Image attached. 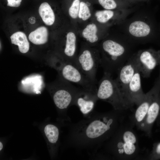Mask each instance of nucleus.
Segmentation results:
<instances>
[{"instance_id":"1","label":"nucleus","mask_w":160,"mask_h":160,"mask_svg":"<svg viewBox=\"0 0 160 160\" xmlns=\"http://www.w3.org/2000/svg\"><path fill=\"white\" fill-rule=\"evenodd\" d=\"M116 119L113 113L93 112L85 119L72 125V146L79 149H97L114 133Z\"/></svg>"},{"instance_id":"2","label":"nucleus","mask_w":160,"mask_h":160,"mask_svg":"<svg viewBox=\"0 0 160 160\" xmlns=\"http://www.w3.org/2000/svg\"><path fill=\"white\" fill-rule=\"evenodd\" d=\"M107 36L98 44V48L100 55V65L104 72L112 74L117 72L131 56H129V49L126 44Z\"/></svg>"},{"instance_id":"3","label":"nucleus","mask_w":160,"mask_h":160,"mask_svg":"<svg viewBox=\"0 0 160 160\" xmlns=\"http://www.w3.org/2000/svg\"><path fill=\"white\" fill-rule=\"evenodd\" d=\"M111 75L110 73L104 72L99 82L96 94L98 100L109 103L116 111L131 108L133 106L122 93Z\"/></svg>"},{"instance_id":"4","label":"nucleus","mask_w":160,"mask_h":160,"mask_svg":"<svg viewBox=\"0 0 160 160\" xmlns=\"http://www.w3.org/2000/svg\"><path fill=\"white\" fill-rule=\"evenodd\" d=\"M84 42L81 44L76 63L78 68L91 81L96 84L97 70L101 63L98 48Z\"/></svg>"},{"instance_id":"5","label":"nucleus","mask_w":160,"mask_h":160,"mask_svg":"<svg viewBox=\"0 0 160 160\" xmlns=\"http://www.w3.org/2000/svg\"><path fill=\"white\" fill-rule=\"evenodd\" d=\"M94 11L90 0H71L67 10L70 23L78 31L90 21Z\"/></svg>"},{"instance_id":"6","label":"nucleus","mask_w":160,"mask_h":160,"mask_svg":"<svg viewBox=\"0 0 160 160\" xmlns=\"http://www.w3.org/2000/svg\"><path fill=\"white\" fill-rule=\"evenodd\" d=\"M113 143V151L117 156L128 157L132 156L137 148V137L130 130L124 131Z\"/></svg>"},{"instance_id":"7","label":"nucleus","mask_w":160,"mask_h":160,"mask_svg":"<svg viewBox=\"0 0 160 160\" xmlns=\"http://www.w3.org/2000/svg\"><path fill=\"white\" fill-rule=\"evenodd\" d=\"M110 27L90 20L78 31L84 42L92 46H96L108 35Z\"/></svg>"},{"instance_id":"8","label":"nucleus","mask_w":160,"mask_h":160,"mask_svg":"<svg viewBox=\"0 0 160 160\" xmlns=\"http://www.w3.org/2000/svg\"><path fill=\"white\" fill-rule=\"evenodd\" d=\"M68 82L54 87L53 100L56 107L60 110L66 109L74 105L76 95L80 89Z\"/></svg>"},{"instance_id":"9","label":"nucleus","mask_w":160,"mask_h":160,"mask_svg":"<svg viewBox=\"0 0 160 160\" xmlns=\"http://www.w3.org/2000/svg\"><path fill=\"white\" fill-rule=\"evenodd\" d=\"M139 70L143 77L150 76L160 61V50L152 49L140 50L135 53Z\"/></svg>"},{"instance_id":"10","label":"nucleus","mask_w":160,"mask_h":160,"mask_svg":"<svg viewBox=\"0 0 160 160\" xmlns=\"http://www.w3.org/2000/svg\"><path fill=\"white\" fill-rule=\"evenodd\" d=\"M130 11L129 9L96 10L94 12L90 20L110 27L123 22L130 13Z\"/></svg>"},{"instance_id":"11","label":"nucleus","mask_w":160,"mask_h":160,"mask_svg":"<svg viewBox=\"0 0 160 160\" xmlns=\"http://www.w3.org/2000/svg\"><path fill=\"white\" fill-rule=\"evenodd\" d=\"M138 68V63L135 54L131 56L117 72V76L114 80L121 92L127 100L126 94L127 87Z\"/></svg>"},{"instance_id":"12","label":"nucleus","mask_w":160,"mask_h":160,"mask_svg":"<svg viewBox=\"0 0 160 160\" xmlns=\"http://www.w3.org/2000/svg\"><path fill=\"white\" fill-rule=\"evenodd\" d=\"M79 36L77 30L71 23L65 34L61 51L62 56L65 61L72 63L77 67L76 60Z\"/></svg>"},{"instance_id":"13","label":"nucleus","mask_w":160,"mask_h":160,"mask_svg":"<svg viewBox=\"0 0 160 160\" xmlns=\"http://www.w3.org/2000/svg\"><path fill=\"white\" fill-rule=\"evenodd\" d=\"M160 89V80L158 78L152 88L145 94L144 98L137 105L134 114V121L138 128H140L155 95Z\"/></svg>"},{"instance_id":"14","label":"nucleus","mask_w":160,"mask_h":160,"mask_svg":"<svg viewBox=\"0 0 160 160\" xmlns=\"http://www.w3.org/2000/svg\"><path fill=\"white\" fill-rule=\"evenodd\" d=\"M98 100L95 93L85 89L80 88L76 95L74 105L77 106L86 117L92 112Z\"/></svg>"},{"instance_id":"15","label":"nucleus","mask_w":160,"mask_h":160,"mask_svg":"<svg viewBox=\"0 0 160 160\" xmlns=\"http://www.w3.org/2000/svg\"><path fill=\"white\" fill-rule=\"evenodd\" d=\"M160 112V89L155 95L140 129L149 136L153 124Z\"/></svg>"},{"instance_id":"16","label":"nucleus","mask_w":160,"mask_h":160,"mask_svg":"<svg viewBox=\"0 0 160 160\" xmlns=\"http://www.w3.org/2000/svg\"><path fill=\"white\" fill-rule=\"evenodd\" d=\"M140 74L138 67L127 87L126 97L132 106L138 105L145 94L142 88Z\"/></svg>"},{"instance_id":"17","label":"nucleus","mask_w":160,"mask_h":160,"mask_svg":"<svg viewBox=\"0 0 160 160\" xmlns=\"http://www.w3.org/2000/svg\"><path fill=\"white\" fill-rule=\"evenodd\" d=\"M127 31L132 36L137 39H143L149 36L152 29L150 24L142 20H134L130 23Z\"/></svg>"},{"instance_id":"18","label":"nucleus","mask_w":160,"mask_h":160,"mask_svg":"<svg viewBox=\"0 0 160 160\" xmlns=\"http://www.w3.org/2000/svg\"><path fill=\"white\" fill-rule=\"evenodd\" d=\"M39 14L44 22L47 25H53L56 20V16L53 10L47 2L42 3L39 9Z\"/></svg>"},{"instance_id":"19","label":"nucleus","mask_w":160,"mask_h":160,"mask_svg":"<svg viewBox=\"0 0 160 160\" xmlns=\"http://www.w3.org/2000/svg\"><path fill=\"white\" fill-rule=\"evenodd\" d=\"M48 32L44 26H41L31 32L29 34V40L33 44L41 45L45 44L48 41Z\"/></svg>"},{"instance_id":"20","label":"nucleus","mask_w":160,"mask_h":160,"mask_svg":"<svg viewBox=\"0 0 160 160\" xmlns=\"http://www.w3.org/2000/svg\"><path fill=\"white\" fill-rule=\"evenodd\" d=\"M12 44L18 46L20 52L27 53L29 49V43L25 34L21 31H17L13 33L10 37Z\"/></svg>"},{"instance_id":"21","label":"nucleus","mask_w":160,"mask_h":160,"mask_svg":"<svg viewBox=\"0 0 160 160\" xmlns=\"http://www.w3.org/2000/svg\"><path fill=\"white\" fill-rule=\"evenodd\" d=\"M104 9L111 10L128 9L131 6L125 0H95Z\"/></svg>"},{"instance_id":"22","label":"nucleus","mask_w":160,"mask_h":160,"mask_svg":"<svg viewBox=\"0 0 160 160\" xmlns=\"http://www.w3.org/2000/svg\"><path fill=\"white\" fill-rule=\"evenodd\" d=\"M44 132L49 142L52 144L57 143L59 135V130L57 127L54 125L48 124L45 127Z\"/></svg>"},{"instance_id":"23","label":"nucleus","mask_w":160,"mask_h":160,"mask_svg":"<svg viewBox=\"0 0 160 160\" xmlns=\"http://www.w3.org/2000/svg\"><path fill=\"white\" fill-rule=\"evenodd\" d=\"M150 158L153 159H160V143L154 145Z\"/></svg>"},{"instance_id":"24","label":"nucleus","mask_w":160,"mask_h":160,"mask_svg":"<svg viewBox=\"0 0 160 160\" xmlns=\"http://www.w3.org/2000/svg\"><path fill=\"white\" fill-rule=\"evenodd\" d=\"M7 5L14 7H18L21 4L22 0H7Z\"/></svg>"},{"instance_id":"25","label":"nucleus","mask_w":160,"mask_h":160,"mask_svg":"<svg viewBox=\"0 0 160 160\" xmlns=\"http://www.w3.org/2000/svg\"><path fill=\"white\" fill-rule=\"evenodd\" d=\"M131 4H135L138 2H145L149 1L150 0H125Z\"/></svg>"},{"instance_id":"26","label":"nucleus","mask_w":160,"mask_h":160,"mask_svg":"<svg viewBox=\"0 0 160 160\" xmlns=\"http://www.w3.org/2000/svg\"><path fill=\"white\" fill-rule=\"evenodd\" d=\"M3 148V145L2 143L0 142V150L1 151L2 148Z\"/></svg>"},{"instance_id":"27","label":"nucleus","mask_w":160,"mask_h":160,"mask_svg":"<svg viewBox=\"0 0 160 160\" xmlns=\"http://www.w3.org/2000/svg\"><path fill=\"white\" fill-rule=\"evenodd\" d=\"M159 65H160V62H159ZM159 79L160 80V75H159Z\"/></svg>"},{"instance_id":"28","label":"nucleus","mask_w":160,"mask_h":160,"mask_svg":"<svg viewBox=\"0 0 160 160\" xmlns=\"http://www.w3.org/2000/svg\"><path fill=\"white\" fill-rule=\"evenodd\" d=\"M159 116L160 117V112L159 114Z\"/></svg>"}]
</instances>
